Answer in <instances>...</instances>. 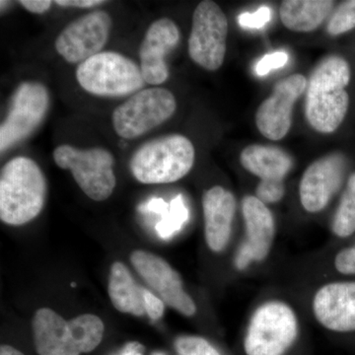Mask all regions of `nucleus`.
<instances>
[{"mask_svg": "<svg viewBox=\"0 0 355 355\" xmlns=\"http://www.w3.org/2000/svg\"><path fill=\"white\" fill-rule=\"evenodd\" d=\"M188 219V209L182 196H178L170 203L169 210L156 225V231L162 239L168 240L177 233Z\"/></svg>", "mask_w": 355, "mask_h": 355, "instance_id": "5701e85b", "label": "nucleus"}, {"mask_svg": "<svg viewBox=\"0 0 355 355\" xmlns=\"http://www.w3.org/2000/svg\"><path fill=\"white\" fill-rule=\"evenodd\" d=\"M144 288L137 284L125 263L116 261L110 272L108 293L116 310L133 316L146 314Z\"/></svg>", "mask_w": 355, "mask_h": 355, "instance_id": "aec40b11", "label": "nucleus"}, {"mask_svg": "<svg viewBox=\"0 0 355 355\" xmlns=\"http://www.w3.org/2000/svg\"><path fill=\"white\" fill-rule=\"evenodd\" d=\"M288 62V55L286 51H279L268 53L261 58L256 65V72L258 76H265L273 69H279L284 67Z\"/></svg>", "mask_w": 355, "mask_h": 355, "instance_id": "cd10ccee", "label": "nucleus"}, {"mask_svg": "<svg viewBox=\"0 0 355 355\" xmlns=\"http://www.w3.org/2000/svg\"><path fill=\"white\" fill-rule=\"evenodd\" d=\"M105 324L93 314L67 321L50 308H42L33 319L34 345L39 355H80L99 347Z\"/></svg>", "mask_w": 355, "mask_h": 355, "instance_id": "f03ea898", "label": "nucleus"}, {"mask_svg": "<svg viewBox=\"0 0 355 355\" xmlns=\"http://www.w3.org/2000/svg\"><path fill=\"white\" fill-rule=\"evenodd\" d=\"M130 261L140 277L166 305L191 317L197 312V306L184 291L181 275L169 263L150 252L137 250L130 254Z\"/></svg>", "mask_w": 355, "mask_h": 355, "instance_id": "f8f14e48", "label": "nucleus"}, {"mask_svg": "<svg viewBox=\"0 0 355 355\" xmlns=\"http://www.w3.org/2000/svg\"><path fill=\"white\" fill-rule=\"evenodd\" d=\"M347 161L335 153L318 159L305 170L299 186L303 209L310 214L322 211L338 193L343 182Z\"/></svg>", "mask_w": 355, "mask_h": 355, "instance_id": "4468645a", "label": "nucleus"}, {"mask_svg": "<svg viewBox=\"0 0 355 355\" xmlns=\"http://www.w3.org/2000/svg\"><path fill=\"white\" fill-rule=\"evenodd\" d=\"M334 4L331 0H284L280 6V19L291 31L312 32L330 15Z\"/></svg>", "mask_w": 355, "mask_h": 355, "instance_id": "412c9836", "label": "nucleus"}, {"mask_svg": "<svg viewBox=\"0 0 355 355\" xmlns=\"http://www.w3.org/2000/svg\"><path fill=\"white\" fill-rule=\"evenodd\" d=\"M202 209L207 246L214 253H219L227 246L232 232L234 195L220 186L214 187L203 195Z\"/></svg>", "mask_w": 355, "mask_h": 355, "instance_id": "a211bd4d", "label": "nucleus"}, {"mask_svg": "<svg viewBox=\"0 0 355 355\" xmlns=\"http://www.w3.org/2000/svg\"><path fill=\"white\" fill-rule=\"evenodd\" d=\"M177 355H221L218 350L202 336H179L175 342Z\"/></svg>", "mask_w": 355, "mask_h": 355, "instance_id": "393cba45", "label": "nucleus"}, {"mask_svg": "<svg viewBox=\"0 0 355 355\" xmlns=\"http://www.w3.org/2000/svg\"><path fill=\"white\" fill-rule=\"evenodd\" d=\"M336 270L343 275H355V246L338 252L335 259Z\"/></svg>", "mask_w": 355, "mask_h": 355, "instance_id": "c85d7f7f", "label": "nucleus"}, {"mask_svg": "<svg viewBox=\"0 0 355 355\" xmlns=\"http://www.w3.org/2000/svg\"><path fill=\"white\" fill-rule=\"evenodd\" d=\"M50 93L39 83L20 84L14 92L10 108L0 127V151L29 137L43 123L50 108Z\"/></svg>", "mask_w": 355, "mask_h": 355, "instance_id": "9d476101", "label": "nucleus"}, {"mask_svg": "<svg viewBox=\"0 0 355 355\" xmlns=\"http://www.w3.org/2000/svg\"><path fill=\"white\" fill-rule=\"evenodd\" d=\"M46 195V178L31 158L18 156L0 174V219L8 225H24L41 214Z\"/></svg>", "mask_w": 355, "mask_h": 355, "instance_id": "7ed1b4c3", "label": "nucleus"}, {"mask_svg": "<svg viewBox=\"0 0 355 355\" xmlns=\"http://www.w3.org/2000/svg\"><path fill=\"white\" fill-rule=\"evenodd\" d=\"M270 19H272V10L270 7L263 6L253 13L240 14L238 22L245 29H261L270 22Z\"/></svg>", "mask_w": 355, "mask_h": 355, "instance_id": "bb28decb", "label": "nucleus"}, {"mask_svg": "<svg viewBox=\"0 0 355 355\" xmlns=\"http://www.w3.org/2000/svg\"><path fill=\"white\" fill-rule=\"evenodd\" d=\"M355 28V0L343 2L331 16L327 31L338 36Z\"/></svg>", "mask_w": 355, "mask_h": 355, "instance_id": "b1692460", "label": "nucleus"}, {"mask_svg": "<svg viewBox=\"0 0 355 355\" xmlns=\"http://www.w3.org/2000/svg\"><path fill=\"white\" fill-rule=\"evenodd\" d=\"M0 355H25L20 350L8 345H2L0 347Z\"/></svg>", "mask_w": 355, "mask_h": 355, "instance_id": "f704fd0d", "label": "nucleus"}, {"mask_svg": "<svg viewBox=\"0 0 355 355\" xmlns=\"http://www.w3.org/2000/svg\"><path fill=\"white\" fill-rule=\"evenodd\" d=\"M180 30L174 21L161 18L149 26L140 44V69L146 83L160 85L169 77L166 55L176 48Z\"/></svg>", "mask_w": 355, "mask_h": 355, "instance_id": "dca6fc26", "label": "nucleus"}, {"mask_svg": "<svg viewBox=\"0 0 355 355\" xmlns=\"http://www.w3.org/2000/svg\"><path fill=\"white\" fill-rule=\"evenodd\" d=\"M58 167L69 170L79 188L95 202L111 197L116 188L113 154L102 148L78 149L71 146H60L53 153Z\"/></svg>", "mask_w": 355, "mask_h": 355, "instance_id": "0eeeda50", "label": "nucleus"}, {"mask_svg": "<svg viewBox=\"0 0 355 355\" xmlns=\"http://www.w3.org/2000/svg\"><path fill=\"white\" fill-rule=\"evenodd\" d=\"M176 109V98L168 89H142L114 110V132L121 139H137L169 120Z\"/></svg>", "mask_w": 355, "mask_h": 355, "instance_id": "6e6552de", "label": "nucleus"}, {"mask_svg": "<svg viewBox=\"0 0 355 355\" xmlns=\"http://www.w3.org/2000/svg\"><path fill=\"white\" fill-rule=\"evenodd\" d=\"M240 161L248 172L261 180L284 181L292 167V159L286 151L259 144L247 146L240 155Z\"/></svg>", "mask_w": 355, "mask_h": 355, "instance_id": "6ab92c4d", "label": "nucleus"}, {"mask_svg": "<svg viewBox=\"0 0 355 355\" xmlns=\"http://www.w3.org/2000/svg\"><path fill=\"white\" fill-rule=\"evenodd\" d=\"M350 80L347 60L338 55L324 58L313 70L306 94V118L311 127L322 133H331L342 125L349 96L345 88Z\"/></svg>", "mask_w": 355, "mask_h": 355, "instance_id": "f257e3e1", "label": "nucleus"}, {"mask_svg": "<svg viewBox=\"0 0 355 355\" xmlns=\"http://www.w3.org/2000/svg\"><path fill=\"white\" fill-rule=\"evenodd\" d=\"M195 159V146L188 137L169 135L140 146L130 159V169L140 183L170 184L188 175Z\"/></svg>", "mask_w": 355, "mask_h": 355, "instance_id": "20e7f679", "label": "nucleus"}, {"mask_svg": "<svg viewBox=\"0 0 355 355\" xmlns=\"http://www.w3.org/2000/svg\"><path fill=\"white\" fill-rule=\"evenodd\" d=\"M55 4L62 7H78V8H91L105 3L103 0H57Z\"/></svg>", "mask_w": 355, "mask_h": 355, "instance_id": "2f4dec72", "label": "nucleus"}, {"mask_svg": "<svg viewBox=\"0 0 355 355\" xmlns=\"http://www.w3.org/2000/svg\"><path fill=\"white\" fill-rule=\"evenodd\" d=\"M111 16L105 11H93L70 22L58 34L55 50L69 64H83L101 53L111 33Z\"/></svg>", "mask_w": 355, "mask_h": 355, "instance_id": "9b49d317", "label": "nucleus"}, {"mask_svg": "<svg viewBox=\"0 0 355 355\" xmlns=\"http://www.w3.org/2000/svg\"><path fill=\"white\" fill-rule=\"evenodd\" d=\"M51 0H21L20 4L29 12L43 14L51 8Z\"/></svg>", "mask_w": 355, "mask_h": 355, "instance_id": "7c9ffc66", "label": "nucleus"}, {"mask_svg": "<svg viewBox=\"0 0 355 355\" xmlns=\"http://www.w3.org/2000/svg\"><path fill=\"white\" fill-rule=\"evenodd\" d=\"M153 355H165L164 354H161V352H154Z\"/></svg>", "mask_w": 355, "mask_h": 355, "instance_id": "c9c22d12", "label": "nucleus"}, {"mask_svg": "<svg viewBox=\"0 0 355 355\" xmlns=\"http://www.w3.org/2000/svg\"><path fill=\"white\" fill-rule=\"evenodd\" d=\"M144 347L139 343H130L125 345L123 355H144L142 354Z\"/></svg>", "mask_w": 355, "mask_h": 355, "instance_id": "72a5a7b5", "label": "nucleus"}, {"mask_svg": "<svg viewBox=\"0 0 355 355\" xmlns=\"http://www.w3.org/2000/svg\"><path fill=\"white\" fill-rule=\"evenodd\" d=\"M76 79L90 94L123 97L135 94L146 85L140 67L114 51H101L78 65Z\"/></svg>", "mask_w": 355, "mask_h": 355, "instance_id": "39448f33", "label": "nucleus"}, {"mask_svg": "<svg viewBox=\"0 0 355 355\" xmlns=\"http://www.w3.org/2000/svg\"><path fill=\"white\" fill-rule=\"evenodd\" d=\"M146 210H148V211L155 212L157 214H167L168 210H169L170 205L166 203L164 200H161V198H153L150 202L146 205Z\"/></svg>", "mask_w": 355, "mask_h": 355, "instance_id": "473e14b6", "label": "nucleus"}, {"mask_svg": "<svg viewBox=\"0 0 355 355\" xmlns=\"http://www.w3.org/2000/svg\"><path fill=\"white\" fill-rule=\"evenodd\" d=\"M242 212L246 226V239L236 256L235 266L239 270H245L253 261L265 260L272 249L275 235L272 214L258 198L245 197Z\"/></svg>", "mask_w": 355, "mask_h": 355, "instance_id": "2eb2a0df", "label": "nucleus"}, {"mask_svg": "<svg viewBox=\"0 0 355 355\" xmlns=\"http://www.w3.org/2000/svg\"><path fill=\"white\" fill-rule=\"evenodd\" d=\"M257 198L263 203H277L282 200L286 193L284 181L261 180L256 190Z\"/></svg>", "mask_w": 355, "mask_h": 355, "instance_id": "a878e982", "label": "nucleus"}, {"mask_svg": "<svg viewBox=\"0 0 355 355\" xmlns=\"http://www.w3.org/2000/svg\"><path fill=\"white\" fill-rule=\"evenodd\" d=\"M228 21L218 4L211 0L200 2L193 14L189 38V55L202 69H220L226 55Z\"/></svg>", "mask_w": 355, "mask_h": 355, "instance_id": "1a4fd4ad", "label": "nucleus"}, {"mask_svg": "<svg viewBox=\"0 0 355 355\" xmlns=\"http://www.w3.org/2000/svg\"><path fill=\"white\" fill-rule=\"evenodd\" d=\"M302 74H293L279 81L270 97L261 103L256 114V125L261 135L270 140L286 137L291 128L294 104L307 88Z\"/></svg>", "mask_w": 355, "mask_h": 355, "instance_id": "ddd939ff", "label": "nucleus"}, {"mask_svg": "<svg viewBox=\"0 0 355 355\" xmlns=\"http://www.w3.org/2000/svg\"><path fill=\"white\" fill-rule=\"evenodd\" d=\"M298 336V320L291 306L270 301L252 316L245 338L246 355H284Z\"/></svg>", "mask_w": 355, "mask_h": 355, "instance_id": "423d86ee", "label": "nucleus"}, {"mask_svg": "<svg viewBox=\"0 0 355 355\" xmlns=\"http://www.w3.org/2000/svg\"><path fill=\"white\" fill-rule=\"evenodd\" d=\"M315 318L336 333L355 331V282H331L322 286L313 300Z\"/></svg>", "mask_w": 355, "mask_h": 355, "instance_id": "f3484780", "label": "nucleus"}, {"mask_svg": "<svg viewBox=\"0 0 355 355\" xmlns=\"http://www.w3.org/2000/svg\"><path fill=\"white\" fill-rule=\"evenodd\" d=\"M144 296L147 316L153 321H157L164 314L165 303L148 289L144 288Z\"/></svg>", "mask_w": 355, "mask_h": 355, "instance_id": "c756f323", "label": "nucleus"}, {"mask_svg": "<svg viewBox=\"0 0 355 355\" xmlns=\"http://www.w3.org/2000/svg\"><path fill=\"white\" fill-rule=\"evenodd\" d=\"M331 229L334 234L340 238L349 237L355 232V173L349 178Z\"/></svg>", "mask_w": 355, "mask_h": 355, "instance_id": "4be33fe9", "label": "nucleus"}]
</instances>
